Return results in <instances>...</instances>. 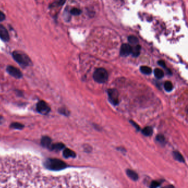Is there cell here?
<instances>
[{
	"instance_id": "cell-2",
	"label": "cell",
	"mask_w": 188,
	"mask_h": 188,
	"mask_svg": "<svg viewBox=\"0 0 188 188\" xmlns=\"http://www.w3.org/2000/svg\"><path fill=\"white\" fill-rule=\"evenodd\" d=\"M12 56L14 60L22 67H26L31 65V60L29 57L23 52L19 51H15L13 52Z\"/></svg>"
},
{
	"instance_id": "cell-26",
	"label": "cell",
	"mask_w": 188,
	"mask_h": 188,
	"mask_svg": "<svg viewBox=\"0 0 188 188\" xmlns=\"http://www.w3.org/2000/svg\"><path fill=\"white\" fill-rule=\"evenodd\" d=\"M130 123L133 124V125L134 126V127L136 128L137 130H140V126H138V125L136 124L135 122H133V121H132V120H130Z\"/></svg>"
},
{
	"instance_id": "cell-21",
	"label": "cell",
	"mask_w": 188,
	"mask_h": 188,
	"mask_svg": "<svg viewBox=\"0 0 188 188\" xmlns=\"http://www.w3.org/2000/svg\"><path fill=\"white\" fill-rule=\"evenodd\" d=\"M156 139L157 142L160 143L161 144H164L166 143V138L163 135H158L156 136Z\"/></svg>"
},
{
	"instance_id": "cell-7",
	"label": "cell",
	"mask_w": 188,
	"mask_h": 188,
	"mask_svg": "<svg viewBox=\"0 0 188 188\" xmlns=\"http://www.w3.org/2000/svg\"><path fill=\"white\" fill-rule=\"evenodd\" d=\"M131 52V46L127 44H124L122 45L120 48V55L123 56V57H126L129 56Z\"/></svg>"
},
{
	"instance_id": "cell-28",
	"label": "cell",
	"mask_w": 188,
	"mask_h": 188,
	"mask_svg": "<svg viewBox=\"0 0 188 188\" xmlns=\"http://www.w3.org/2000/svg\"><path fill=\"white\" fill-rule=\"evenodd\" d=\"M2 120H3L2 117H1V116H0V124H1V123H2Z\"/></svg>"
},
{
	"instance_id": "cell-1",
	"label": "cell",
	"mask_w": 188,
	"mask_h": 188,
	"mask_svg": "<svg viewBox=\"0 0 188 188\" xmlns=\"http://www.w3.org/2000/svg\"><path fill=\"white\" fill-rule=\"evenodd\" d=\"M44 166L48 170L57 171L66 168L67 165L59 159L48 158L45 161Z\"/></svg>"
},
{
	"instance_id": "cell-5",
	"label": "cell",
	"mask_w": 188,
	"mask_h": 188,
	"mask_svg": "<svg viewBox=\"0 0 188 188\" xmlns=\"http://www.w3.org/2000/svg\"><path fill=\"white\" fill-rule=\"evenodd\" d=\"M36 110L40 114L46 115L50 112V108L46 102L41 100L36 104Z\"/></svg>"
},
{
	"instance_id": "cell-4",
	"label": "cell",
	"mask_w": 188,
	"mask_h": 188,
	"mask_svg": "<svg viewBox=\"0 0 188 188\" xmlns=\"http://www.w3.org/2000/svg\"><path fill=\"white\" fill-rule=\"evenodd\" d=\"M107 93L110 102L114 105L119 104V93L118 90L115 88H111L108 89Z\"/></svg>"
},
{
	"instance_id": "cell-20",
	"label": "cell",
	"mask_w": 188,
	"mask_h": 188,
	"mask_svg": "<svg viewBox=\"0 0 188 188\" xmlns=\"http://www.w3.org/2000/svg\"><path fill=\"white\" fill-rule=\"evenodd\" d=\"M128 41L131 44L136 45L138 43V39L134 36H130L128 38Z\"/></svg>"
},
{
	"instance_id": "cell-12",
	"label": "cell",
	"mask_w": 188,
	"mask_h": 188,
	"mask_svg": "<svg viewBox=\"0 0 188 188\" xmlns=\"http://www.w3.org/2000/svg\"><path fill=\"white\" fill-rule=\"evenodd\" d=\"M65 146L64 144H63L62 143H56L51 145L50 150H52V151H59L60 150H62L64 148H65Z\"/></svg>"
},
{
	"instance_id": "cell-17",
	"label": "cell",
	"mask_w": 188,
	"mask_h": 188,
	"mask_svg": "<svg viewBox=\"0 0 188 188\" xmlns=\"http://www.w3.org/2000/svg\"><path fill=\"white\" fill-rule=\"evenodd\" d=\"M140 70V71L145 75H150L152 72V70L150 67L145 66L141 67Z\"/></svg>"
},
{
	"instance_id": "cell-19",
	"label": "cell",
	"mask_w": 188,
	"mask_h": 188,
	"mask_svg": "<svg viewBox=\"0 0 188 188\" xmlns=\"http://www.w3.org/2000/svg\"><path fill=\"white\" fill-rule=\"evenodd\" d=\"M10 127L11 128H13V129L22 130L24 128V125L23 124L19 123H13L11 124Z\"/></svg>"
},
{
	"instance_id": "cell-8",
	"label": "cell",
	"mask_w": 188,
	"mask_h": 188,
	"mask_svg": "<svg viewBox=\"0 0 188 188\" xmlns=\"http://www.w3.org/2000/svg\"><path fill=\"white\" fill-rule=\"evenodd\" d=\"M0 38L5 41H8L10 39L8 32L2 25H0Z\"/></svg>"
},
{
	"instance_id": "cell-15",
	"label": "cell",
	"mask_w": 188,
	"mask_h": 188,
	"mask_svg": "<svg viewBox=\"0 0 188 188\" xmlns=\"http://www.w3.org/2000/svg\"><path fill=\"white\" fill-rule=\"evenodd\" d=\"M142 133L146 136H151L153 133V129L150 126H147L142 130Z\"/></svg>"
},
{
	"instance_id": "cell-25",
	"label": "cell",
	"mask_w": 188,
	"mask_h": 188,
	"mask_svg": "<svg viewBox=\"0 0 188 188\" xmlns=\"http://www.w3.org/2000/svg\"><path fill=\"white\" fill-rule=\"evenodd\" d=\"M158 65L161 66H162V67H163L164 69L166 70L167 69V67H166V64H165V62H164V61H163V60H160L158 62Z\"/></svg>"
},
{
	"instance_id": "cell-27",
	"label": "cell",
	"mask_w": 188,
	"mask_h": 188,
	"mask_svg": "<svg viewBox=\"0 0 188 188\" xmlns=\"http://www.w3.org/2000/svg\"><path fill=\"white\" fill-rule=\"evenodd\" d=\"M5 18H6V16H5V14L2 12H1L0 11V22L4 21L5 19Z\"/></svg>"
},
{
	"instance_id": "cell-24",
	"label": "cell",
	"mask_w": 188,
	"mask_h": 188,
	"mask_svg": "<svg viewBox=\"0 0 188 188\" xmlns=\"http://www.w3.org/2000/svg\"><path fill=\"white\" fill-rule=\"evenodd\" d=\"M160 185H161V184L160 183H159L158 181H153L151 184V185H150V188H157V187H158V186H160Z\"/></svg>"
},
{
	"instance_id": "cell-9",
	"label": "cell",
	"mask_w": 188,
	"mask_h": 188,
	"mask_svg": "<svg viewBox=\"0 0 188 188\" xmlns=\"http://www.w3.org/2000/svg\"><path fill=\"white\" fill-rule=\"evenodd\" d=\"M51 142V139L48 136H43L41 140V145L43 146L44 147L47 148L49 149H50L51 145H52Z\"/></svg>"
},
{
	"instance_id": "cell-16",
	"label": "cell",
	"mask_w": 188,
	"mask_h": 188,
	"mask_svg": "<svg viewBox=\"0 0 188 188\" xmlns=\"http://www.w3.org/2000/svg\"><path fill=\"white\" fill-rule=\"evenodd\" d=\"M154 74H155V77L157 79H162L164 77V72L160 69H156L154 70Z\"/></svg>"
},
{
	"instance_id": "cell-11",
	"label": "cell",
	"mask_w": 188,
	"mask_h": 188,
	"mask_svg": "<svg viewBox=\"0 0 188 188\" xmlns=\"http://www.w3.org/2000/svg\"><path fill=\"white\" fill-rule=\"evenodd\" d=\"M63 156L66 158H68L70 157L75 158L76 156V155L72 150H70L69 148H65L63 151Z\"/></svg>"
},
{
	"instance_id": "cell-3",
	"label": "cell",
	"mask_w": 188,
	"mask_h": 188,
	"mask_svg": "<svg viewBox=\"0 0 188 188\" xmlns=\"http://www.w3.org/2000/svg\"><path fill=\"white\" fill-rule=\"evenodd\" d=\"M93 79L97 83L104 84L108 79L107 71L103 68H98L93 74Z\"/></svg>"
},
{
	"instance_id": "cell-6",
	"label": "cell",
	"mask_w": 188,
	"mask_h": 188,
	"mask_svg": "<svg viewBox=\"0 0 188 188\" xmlns=\"http://www.w3.org/2000/svg\"><path fill=\"white\" fill-rule=\"evenodd\" d=\"M7 71L10 75L14 77L16 79H21L23 76L21 71L19 70L12 66H8L7 67Z\"/></svg>"
},
{
	"instance_id": "cell-18",
	"label": "cell",
	"mask_w": 188,
	"mask_h": 188,
	"mask_svg": "<svg viewBox=\"0 0 188 188\" xmlns=\"http://www.w3.org/2000/svg\"><path fill=\"white\" fill-rule=\"evenodd\" d=\"M164 88L167 92H171L173 88V84L171 81H166L164 84Z\"/></svg>"
},
{
	"instance_id": "cell-13",
	"label": "cell",
	"mask_w": 188,
	"mask_h": 188,
	"mask_svg": "<svg viewBox=\"0 0 188 188\" xmlns=\"http://www.w3.org/2000/svg\"><path fill=\"white\" fill-rule=\"evenodd\" d=\"M173 156L174 159L178 161V162L185 163V160L183 157V156L181 155V153L179 152L178 151H173Z\"/></svg>"
},
{
	"instance_id": "cell-22",
	"label": "cell",
	"mask_w": 188,
	"mask_h": 188,
	"mask_svg": "<svg viewBox=\"0 0 188 188\" xmlns=\"http://www.w3.org/2000/svg\"><path fill=\"white\" fill-rule=\"evenodd\" d=\"M81 10H79L78 8H72L71 10V11H70V13H71V14H72V15H74V16H78V15H80V14H81Z\"/></svg>"
},
{
	"instance_id": "cell-10",
	"label": "cell",
	"mask_w": 188,
	"mask_h": 188,
	"mask_svg": "<svg viewBox=\"0 0 188 188\" xmlns=\"http://www.w3.org/2000/svg\"><path fill=\"white\" fill-rule=\"evenodd\" d=\"M126 173L128 176H129L131 180H133V181H136L138 180V174H137V173H136L135 171H133L131 169H127Z\"/></svg>"
},
{
	"instance_id": "cell-14",
	"label": "cell",
	"mask_w": 188,
	"mask_h": 188,
	"mask_svg": "<svg viewBox=\"0 0 188 188\" xmlns=\"http://www.w3.org/2000/svg\"><path fill=\"white\" fill-rule=\"evenodd\" d=\"M140 46L137 45L135 46H133V48H131V54L134 57H137L140 54Z\"/></svg>"
},
{
	"instance_id": "cell-23",
	"label": "cell",
	"mask_w": 188,
	"mask_h": 188,
	"mask_svg": "<svg viewBox=\"0 0 188 188\" xmlns=\"http://www.w3.org/2000/svg\"><path fill=\"white\" fill-rule=\"evenodd\" d=\"M59 112L60 114H63L64 115H65V116H68L70 114L69 112L66 109H65V108H61V109H60Z\"/></svg>"
}]
</instances>
